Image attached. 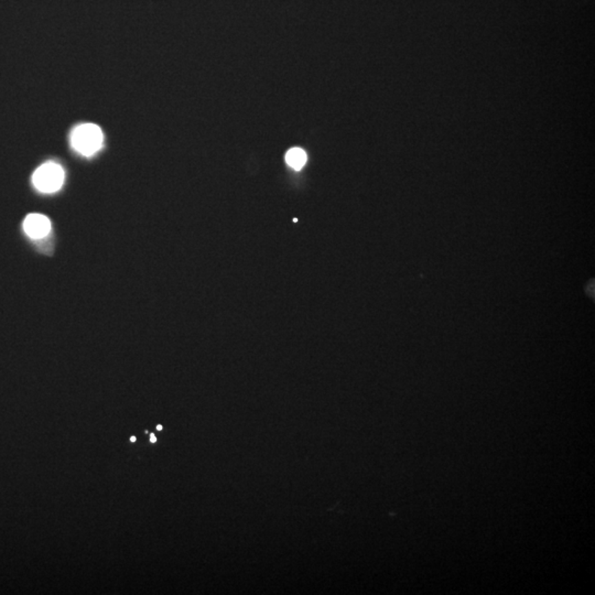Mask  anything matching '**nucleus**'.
<instances>
[{
	"label": "nucleus",
	"instance_id": "nucleus-1",
	"mask_svg": "<svg viewBox=\"0 0 595 595\" xmlns=\"http://www.w3.org/2000/svg\"><path fill=\"white\" fill-rule=\"evenodd\" d=\"M104 136L97 125L84 124L76 127L71 135L72 147L83 156H92L102 148Z\"/></svg>",
	"mask_w": 595,
	"mask_h": 595
},
{
	"label": "nucleus",
	"instance_id": "nucleus-2",
	"mask_svg": "<svg viewBox=\"0 0 595 595\" xmlns=\"http://www.w3.org/2000/svg\"><path fill=\"white\" fill-rule=\"evenodd\" d=\"M32 182L40 192H56L63 185L64 170L58 163H44L34 171Z\"/></svg>",
	"mask_w": 595,
	"mask_h": 595
},
{
	"label": "nucleus",
	"instance_id": "nucleus-3",
	"mask_svg": "<svg viewBox=\"0 0 595 595\" xmlns=\"http://www.w3.org/2000/svg\"><path fill=\"white\" fill-rule=\"evenodd\" d=\"M23 229L28 236L40 240L49 234L51 231V222L47 216L42 214L28 215L23 222Z\"/></svg>",
	"mask_w": 595,
	"mask_h": 595
},
{
	"label": "nucleus",
	"instance_id": "nucleus-4",
	"mask_svg": "<svg viewBox=\"0 0 595 595\" xmlns=\"http://www.w3.org/2000/svg\"><path fill=\"white\" fill-rule=\"evenodd\" d=\"M306 154L300 148H292L286 152V161L295 170H301L306 163Z\"/></svg>",
	"mask_w": 595,
	"mask_h": 595
},
{
	"label": "nucleus",
	"instance_id": "nucleus-5",
	"mask_svg": "<svg viewBox=\"0 0 595 595\" xmlns=\"http://www.w3.org/2000/svg\"><path fill=\"white\" fill-rule=\"evenodd\" d=\"M156 441H157V437H156V435H154V433H152V435H150V442H152V443H154V442H156Z\"/></svg>",
	"mask_w": 595,
	"mask_h": 595
},
{
	"label": "nucleus",
	"instance_id": "nucleus-6",
	"mask_svg": "<svg viewBox=\"0 0 595 595\" xmlns=\"http://www.w3.org/2000/svg\"><path fill=\"white\" fill-rule=\"evenodd\" d=\"M157 430H159V431H161V430H163V426H160V424H158Z\"/></svg>",
	"mask_w": 595,
	"mask_h": 595
},
{
	"label": "nucleus",
	"instance_id": "nucleus-7",
	"mask_svg": "<svg viewBox=\"0 0 595 595\" xmlns=\"http://www.w3.org/2000/svg\"><path fill=\"white\" fill-rule=\"evenodd\" d=\"M130 441H132V442H135L136 437H132V438H130Z\"/></svg>",
	"mask_w": 595,
	"mask_h": 595
}]
</instances>
